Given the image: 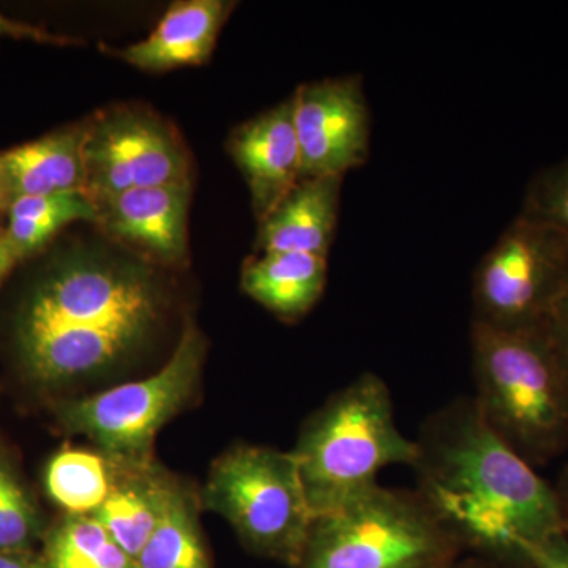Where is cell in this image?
<instances>
[{
  "label": "cell",
  "mask_w": 568,
  "mask_h": 568,
  "mask_svg": "<svg viewBox=\"0 0 568 568\" xmlns=\"http://www.w3.org/2000/svg\"><path fill=\"white\" fill-rule=\"evenodd\" d=\"M416 443L414 491L463 555L532 568L529 548L566 530L552 485L488 428L473 396L433 413Z\"/></svg>",
  "instance_id": "obj_1"
},
{
  "label": "cell",
  "mask_w": 568,
  "mask_h": 568,
  "mask_svg": "<svg viewBox=\"0 0 568 568\" xmlns=\"http://www.w3.org/2000/svg\"><path fill=\"white\" fill-rule=\"evenodd\" d=\"M160 295L133 265L77 257L44 275L17 321L22 368L41 387L102 373L144 342Z\"/></svg>",
  "instance_id": "obj_2"
},
{
  "label": "cell",
  "mask_w": 568,
  "mask_h": 568,
  "mask_svg": "<svg viewBox=\"0 0 568 568\" xmlns=\"http://www.w3.org/2000/svg\"><path fill=\"white\" fill-rule=\"evenodd\" d=\"M313 517L334 514L377 487L387 466L413 467L416 439L399 432L386 381L362 373L302 426L294 450Z\"/></svg>",
  "instance_id": "obj_3"
},
{
  "label": "cell",
  "mask_w": 568,
  "mask_h": 568,
  "mask_svg": "<svg viewBox=\"0 0 568 568\" xmlns=\"http://www.w3.org/2000/svg\"><path fill=\"white\" fill-rule=\"evenodd\" d=\"M473 396L488 428L532 467L568 450V376L541 331L473 324Z\"/></svg>",
  "instance_id": "obj_4"
},
{
  "label": "cell",
  "mask_w": 568,
  "mask_h": 568,
  "mask_svg": "<svg viewBox=\"0 0 568 568\" xmlns=\"http://www.w3.org/2000/svg\"><path fill=\"white\" fill-rule=\"evenodd\" d=\"M462 555L416 491L377 485L313 519L295 568H447Z\"/></svg>",
  "instance_id": "obj_5"
},
{
  "label": "cell",
  "mask_w": 568,
  "mask_h": 568,
  "mask_svg": "<svg viewBox=\"0 0 568 568\" xmlns=\"http://www.w3.org/2000/svg\"><path fill=\"white\" fill-rule=\"evenodd\" d=\"M201 500L254 555L297 567L315 517L293 452L246 444L224 452Z\"/></svg>",
  "instance_id": "obj_6"
},
{
  "label": "cell",
  "mask_w": 568,
  "mask_h": 568,
  "mask_svg": "<svg viewBox=\"0 0 568 568\" xmlns=\"http://www.w3.org/2000/svg\"><path fill=\"white\" fill-rule=\"evenodd\" d=\"M205 339L186 321L163 368L61 409L63 428L89 437L99 452L122 465H149L156 435L192 398L201 379Z\"/></svg>",
  "instance_id": "obj_7"
},
{
  "label": "cell",
  "mask_w": 568,
  "mask_h": 568,
  "mask_svg": "<svg viewBox=\"0 0 568 568\" xmlns=\"http://www.w3.org/2000/svg\"><path fill=\"white\" fill-rule=\"evenodd\" d=\"M567 282L568 235L518 212L474 272L473 324L541 331Z\"/></svg>",
  "instance_id": "obj_8"
},
{
  "label": "cell",
  "mask_w": 568,
  "mask_h": 568,
  "mask_svg": "<svg viewBox=\"0 0 568 568\" xmlns=\"http://www.w3.org/2000/svg\"><path fill=\"white\" fill-rule=\"evenodd\" d=\"M84 192L97 203L145 186L190 182V159L179 138L151 112L115 108L89 119Z\"/></svg>",
  "instance_id": "obj_9"
},
{
  "label": "cell",
  "mask_w": 568,
  "mask_h": 568,
  "mask_svg": "<svg viewBox=\"0 0 568 568\" xmlns=\"http://www.w3.org/2000/svg\"><path fill=\"white\" fill-rule=\"evenodd\" d=\"M291 100L302 179H345L368 162L372 111L361 74L305 82Z\"/></svg>",
  "instance_id": "obj_10"
},
{
  "label": "cell",
  "mask_w": 568,
  "mask_h": 568,
  "mask_svg": "<svg viewBox=\"0 0 568 568\" xmlns=\"http://www.w3.org/2000/svg\"><path fill=\"white\" fill-rule=\"evenodd\" d=\"M190 182L129 190L97 201L104 234L144 260L183 264L189 257Z\"/></svg>",
  "instance_id": "obj_11"
},
{
  "label": "cell",
  "mask_w": 568,
  "mask_h": 568,
  "mask_svg": "<svg viewBox=\"0 0 568 568\" xmlns=\"http://www.w3.org/2000/svg\"><path fill=\"white\" fill-rule=\"evenodd\" d=\"M227 152L244 175L253 213L260 223L302 179L291 97L241 123L231 133Z\"/></svg>",
  "instance_id": "obj_12"
},
{
  "label": "cell",
  "mask_w": 568,
  "mask_h": 568,
  "mask_svg": "<svg viewBox=\"0 0 568 568\" xmlns=\"http://www.w3.org/2000/svg\"><path fill=\"white\" fill-rule=\"evenodd\" d=\"M234 7L230 0L173 2L148 39L130 44L119 55L130 65L153 73L204 65Z\"/></svg>",
  "instance_id": "obj_13"
},
{
  "label": "cell",
  "mask_w": 568,
  "mask_h": 568,
  "mask_svg": "<svg viewBox=\"0 0 568 568\" xmlns=\"http://www.w3.org/2000/svg\"><path fill=\"white\" fill-rule=\"evenodd\" d=\"M343 178L302 179L274 211L261 220L256 252L328 257L338 224Z\"/></svg>",
  "instance_id": "obj_14"
},
{
  "label": "cell",
  "mask_w": 568,
  "mask_h": 568,
  "mask_svg": "<svg viewBox=\"0 0 568 568\" xmlns=\"http://www.w3.org/2000/svg\"><path fill=\"white\" fill-rule=\"evenodd\" d=\"M85 133L88 121L0 153L9 178L11 201L21 196L84 192Z\"/></svg>",
  "instance_id": "obj_15"
},
{
  "label": "cell",
  "mask_w": 568,
  "mask_h": 568,
  "mask_svg": "<svg viewBox=\"0 0 568 568\" xmlns=\"http://www.w3.org/2000/svg\"><path fill=\"white\" fill-rule=\"evenodd\" d=\"M174 481L153 462L149 465L115 463L114 485L92 517L136 560L162 518Z\"/></svg>",
  "instance_id": "obj_16"
},
{
  "label": "cell",
  "mask_w": 568,
  "mask_h": 568,
  "mask_svg": "<svg viewBox=\"0 0 568 568\" xmlns=\"http://www.w3.org/2000/svg\"><path fill=\"white\" fill-rule=\"evenodd\" d=\"M327 257L272 252L250 257L242 268V290L283 321L301 320L320 302L327 284Z\"/></svg>",
  "instance_id": "obj_17"
},
{
  "label": "cell",
  "mask_w": 568,
  "mask_h": 568,
  "mask_svg": "<svg viewBox=\"0 0 568 568\" xmlns=\"http://www.w3.org/2000/svg\"><path fill=\"white\" fill-rule=\"evenodd\" d=\"M7 239L20 261L40 252L62 227L97 222L95 203L84 192L21 196L7 209Z\"/></svg>",
  "instance_id": "obj_18"
},
{
  "label": "cell",
  "mask_w": 568,
  "mask_h": 568,
  "mask_svg": "<svg viewBox=\"0 0 568 568\" xmlns=\"http://www.w3.org/2000/svg\"><path fill=\"white\" fill-rule=\"evenodd\" d=\"M115 463L102 452L62 448L48 463L44 488L67 515H92L110 495Z\"/></svg>",
  "instance_id": "obj_19"
},
{
  "label": "cell",
  "mask_w": 568,
  "mask_h": 568,
  "mask_svg": "<svg viewBox=\"0 0 568 568\" xmlns=\"http://www.w3.org/2000/svg\"><path fill=\"white\" fill-rule=\"evenodd\" d=\"M136 568H213L197 519L196 503L181 485H173L166 507Z\"/></svg>",
  "instance_id": "obj_20"
},
{
  "label": "cell",
  "mask_w": 568,
  "mask_h": 568,
  "mask_svg": "<svg viewBox=\"0 0 568 568\" xmlns=\"http://www.w3.org/2000/svg\"><path fill=\"white\" fill-rule=\"evenodd\" d=\"M43 568H136V562L92 515H65L47 530Z\"/></svg>",
  "instance_id": "obj_21"
},
{
  "label": "cell",
  "mask_w": 568,
  "mask_h": 568,
  "mask_svg": "<svg viewBox=\"0 0 568 568\" xmlns=\"http://www.w3.org/2000/svg\"><path fill=\"white\" fill-rule=\"evenodd\" d=\"M47 536L43 518L9 455L0 450V552L32 551Z\"/></svg>",
  "instance_id": "obj_22"
},
{
  "label": "cell",
  "mask_w": 568,
  "mask_h": 568,
  "mask_svg": "<svg viewBox=\"0 0 568 568\" xmlns=\"http://www.w3.org/2000/svg\"><path fill=\"white\" fill-rule=\"evenodd\" d=\"M519 212L568 235V155L532 175Z\"/></svg>",
  "instance_id": "obj_23"
},
{
  "label": "cell",
  "mask_w": 568,
  "mask_h": 568,
  "mask_svg": "<svg viewBox=\"0 0 568 568\" xmlns=\"http://www.w3.org/2000/svg\"><path fill=\"white\" fill-rule=\"evenodd\" d=\"M541 334L555 351L559 364L568 376V282L551 306V312L541 327Z\"/></svg>",
  "instance_id": "obj_24"
},
{
  "label": "cell",
  "mask_w": 568,
  "mask_h": 568,
  "mask_svg": "<svg viewBox=\"0 0 568 568\" xmlns=\"http://www.w3.org/2000/svg\"><path fill=\"white\" fill-rule=\"evenodd\" d=\"M528 556L532 568H568V534H549L529 548Z\"/></svg>",
  "instance_id": "obj_25"
},
{
  "label": "cell",
  "mask_w": 568,
  "mask_h": 568,
  "mask_svg": "<svg viewBox=\"0 0 568 568\" xmlns=\"http://www.w3.org/2000/svg\"><path fill=\"white\" fill-rule=\"evenodd\" d=\"M2 39L32 40L37 43L52 44V47H70V44L77 43V40L71 39V37L58 36V33L41 29L39 26L11 20L6 14L0 13V40Z\"/></svg>",
  "instance_id": "obj_26"
},
{
  "label": "cell",
  "mask_w": 568,
  "mask_h": 568,
  "mask_svg": "<svg viewBox=\"0 0 568 568\" xmlns=\"http://www.w3.org/2000/svg\"><path fill=\"white\" fill-rule=\"evenodd\" d=\"M0 568H43L41 566L40 552L13 551L0 552Z\"/></svg>",
  "instance_id": "obj_27"
},
{
  "label": "cell",
  "mask_w": 568,
  "mask_h": 568,
  "mask_svg": "<svg viewBox=\"0 0 568 568\" xmlns=\"http://www.w3.org/2000/svg\"><path fill=\"white\" fill-rule=\"evenodd\" d=\"M20 263V257L14 253L6 233L0 230V283L13 271L14 265Z\"/></svg>",
  "instance_id": "obj_28"
},
{
  "label": "cell",
  "mask_w": 568,
  "mask_h": 568,
  "mask_svg": "<svg viewBox=\"0 0 568 568\" xmlns=\"http://www.w3.org/2000/svg\"><path fill=\"white\" fill-rule=\"evenodd\" d=\"M552 488H555L556 497H558L560 515H562L564 526H566V532L568 534V463L560 470L558 480L552 485Z\"/></svg>",
  "instance_id": "obj_29"
},
{
  "label": "cell",
  "mask_w": 568,
  "mask_h": 568,
  "mask_svg": "<svg viewBox=\"0 0 568 568\" xmlns=\"http://www.w3.org/2000/svg\"><path fill=\"white\" fill-rule=\"evenodd\" d=\"M447 568H499L488 560L477 558L473 555H462L455 562H452Z\"/></svg>",
  "instance_id": "obj_30"
},
{
  "label": "cell",
  "mask_w": 568,
  "mask_h": 568,
  "mask_svg": "<svg viewBox=\"0 0 568 568\" xmlns=\"http://www.w3.org/2000/svg\"><path fill=\"white\" fill-rule=\"evenodd\" d=\"M11 203V193L9 178H7L6 166H3L2 156H0V213L7 212Z\"/></svg>",
  "instance_id": "obj_31"
}]
</instances>
